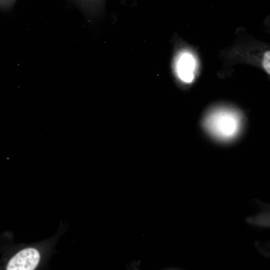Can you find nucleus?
Wrapping results in <instances>:
<instances>
[{
    "label": "nucleus",
    "mask_w": 270,
    "mask_h": 270,
    "mask_svg": "<svg viewBox=\"0 0 270 270\" xmlns=\"http://www.w3.org/2000/svg\"><path fill=\"white\" fill-rule=\"evenodd\" d=\"M198 63L195 56L188 50L182 51L176 57L175 71L178 78L183 82L190 83L195 78Z\"/></svg>",
    "instance_id": "2"
},
{
    "label": "nucleus",
    "mask_w": 270,
    "mask_h": 270,
    "mask_svg": "<svg viewBox=\"0 0 270 270\" xmlns=\"http://www.w3.org/2000/svg\"><path fill=\"white\" fill-rule=\"evenodd\" d=\"M40 259L38 252L34 248L22 250L8 262V270H32L38 266Z\"/></svg>",
    "instance_id": "3"
},
{
    "label": "nucleus",
    "mask_w": 270,
    "mask_h": 270,
    "mask_svg": "<svg viewBox=\"0 0 270 270\" xmlns=\"http://www.w3.org/2000/svg\"><path fill=\"white\" fill-rule=\"evenodd\" d=\"M242 123L240 114L232 108H218L208 113L204 126L214 136L222 140L235 137L240 131Z\"/></svg>",
    "instance_id": "1"
},
{
    "label": "nucleus",
    "mask_w": 270,
    "mask_h": 270,
    "mask_svg": "<svg viewBox=\"0 0 270 270\" xmlns=\"http://www.w3.org/2000/svg\"><path fill=\"white\" fill-rule=\"evenodd\" d=\"M248 223L258 226L269 227L270 225V214L268 211L262 212L258 214L246 218Z\"/></svg>",
    "instance_id": "4"
},
{
    "label": "nucleus",
    "mask_w": 270,
    "mask_h": 270,
    "mask_svg": "<svg viewBox=\"0 0 270 270\" xmlns=\"http://www.w3.org/2000/svg\"><path fill=\"white\" fill-rule=\"evenodd\" d=\"M263 66L264 70L270 74V52L268 51L264 54L263 58Z\"/></svg>",
    "instance_id": "5"
}]
</instances>
